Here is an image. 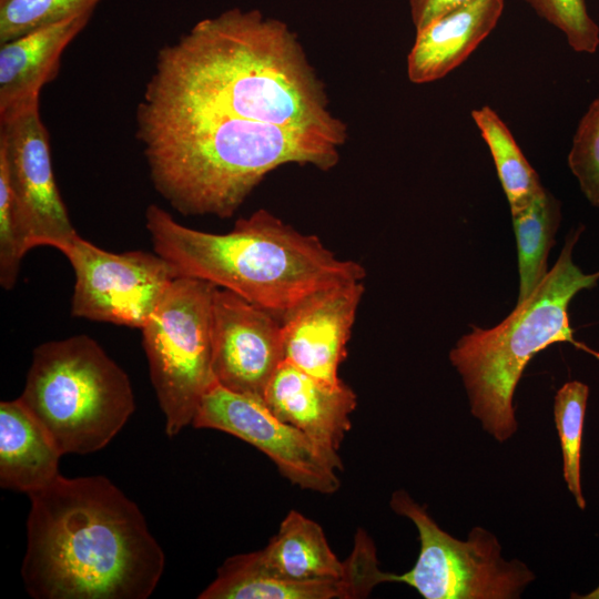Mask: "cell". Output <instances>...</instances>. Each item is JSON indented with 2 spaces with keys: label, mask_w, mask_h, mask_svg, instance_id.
<instances>
[{
  "label": "cell",
  "mask_w": 599,
  "mask_h": 599,
  "mask_svg": "<svg viewBox=\"0 0 599 599\" xmlns=\"http://www.w3.org/2000/svg\"><path fill=\"white\" fill-rule=\"evenodd\" d=\"M538 16L559 29L577 52L595 53L599 27L590 17L585 0H525Z\"/></svg>",
  "instance_id": "cell-24"
},
{
  "label": "cell",
  "mask_w": 599,
  "mask_h": 599,
  "mask_svg": "<svg viewBox=\"0 0 599 599\" xmlns=\"http://www.w3.org/2000/svg\"><path fill=\"white\" fill-rule=\"evenodd\" d=\"M102 0H0V44L85 13Z\"/></svg>",
  "instance_id": "cell-23"
},
{
  "label": "cell",
  "mask_w": 599,
  "mask_h": 599,
  "mask_svg": "<svg viewBox=\"0 0 599 599\" xmlns=\"http://www.w3.org/2000/svg\"><path fill=\"white\" fill-rule=\"evenodd\" d=\"M156 192L179 213L231 217L273 170L333 169L342 142L314 130L199 119L140 141Z\"/></svg>",
  "instance_id": "cell-4"
},
{
  "label": "cell",
  "mask_w": 599,
  "mask_h": 599,
  "mask_svg": "<svg viewBox=\"0 0 599 599\" xmlns=\"http://www.w3.org/2000/svg\"><path fill=\"white\" fill-rule=\"evenodd\" d=\"M390 508L418 530L420 550L414 567L394 581L414 588L425 599H514L535 579L520 560L501 557L490 531L474 527L467 540L443 530L403 489L393 493Z\"/></svg>",
  "instance_id": "cell-8"
},
{
  "label": "cell",
  "mask_w": 599,
  "mask_h": 599,
  "mask_svg": "<svg viewBox=\"0 0 599 599\" xmlns=\"http://www.w3.org/2000/svg\"><path fill=\"white\" fill-rule=\"evenodd\" d=\"M21 577L35 599H146L165 556L138 507L102 475L61 474L28 495Z\"/></svg>",
  "instance_id": "cell-2"
},
{
  "label": "cell",
  "mask_w": 599,
  "mask_h": 599,
  "mask_svg": "<svg viewBox=\"0 0 599 599\" xmlns=\"http://www.w3.org/2000/svg\"><path fill=\"white\" fill-rule=\"evenodd\" d=\"M511 216L520 278L518 304L531 295L548 273L547 257L561 220L560 202L544 189Z\"/></svg>",
  "instance_id": "cell-20"
},
{
  "label": "cell",
  "mask_w": 599,
  "mask_h": 599,
  "mask_svg": "<svg viewBox=\"0 0 599 599\" xmlns=\"http://www.w3.org/2000/svg\"><path fill=\"white\" fill-rule=\"evenodd\" d=\"M92 16L73 17L0 44V122L40 103L42 88L58 75L63 51Z\"/></svg>",
  "instance_id": "cell-16"
},
{
  "label": "cell",
  "mask_w": 599,
  "mask_h": 599,
  "mask_svg": "<svg viewBox=\"0 0 599 599\" xmlns=\"http://www.w3.org/2000/svg\"><path fill=\"white\" fill-rule=\"evenodd\" d=\"M31 250L20 222L6 166L0 162V284L9 291L19 275L21 261Z\"/></svg>",
  "instance_id": "cell-26"
},
{
  "label": "cell",
  "mask_w": 599,
  "mask_h": 599,
  "mask_svg": "<svg viewBox=\"0 0 599 599\" xmlns=\"http://www.w3.org/2000/svg\"><path fill=\"white\" fill-rule=\"evenodd\" d=\"M505 0H470L416 30L407 55V77L424 84L460 65L497 26Z\"/></svg>",
  "instance_id": "cell-17"
},
{
  "label": "cell",
  "mask_w": 599,
  "mask_h": 599,
  "mask_svg": "<svg viewBox=\"0 0 599 599\" xmlns=\"http://www.w3.org/2000/svg\"><path fill=\"white\" fill-rule=\"evenodd\" d=\"M19 398L62 455L104 448L135 409L128 374L84 334L38 345Z\"/></svg>",
  "instance_id": "cell-6"
},
{
  "label": "cell",
  "mask_w": 599,
  "mask_h": 599,
  "mask_svg": "<svg viewBox=\"0 0 599 599\" xmlns=\"http://www.w3.org/2000/svg\"><path fill=\"white\" fill-rule=\"evenodd\" d=\"M568 165L585 196L599 207V98L591 102L578 124Z\"/></svg>",
  "instance_id": "cell-25"
},
{
  "label": "cell",
  "mask_w": 599,
  "mask_h": 599,
  "mask_svg": "<svg viewBox=\"0 0 599 599\" xmlns=\"http://www.w3.org/2000/svg\"><path fill=\"white\" fill-rule=\"evenodd\" d=\"M179 115L314 130L343 144L347 136L297 35L256 9L200 20L159 50L135 116Z\"/></svg>",
  "instance_id": "cell-1"
},
{
  "label": "cell",
  "mask_w": 599,
  "mask_h": 599,
  "mask_svg": "<svg viewBox=\"0 0 599 599\" xmlns=\"http://www.w3.org/2000/svg\"><path fill=\"white\" fill-rule=\"evenodd\" d=\"M212 351L219 385L263 399L284 361L281 319L236 293L216 287L212 302Z\"/></svg>",
  "instance_id": "cell-12"
},
{
  "label": "cell",
  "mask_w": 599,
  "mask_h": 599,
  "mask_svg": "<svg viewBox=\"0 0 599 599\" xmlns=\"http://www.w3.org/2000/svg\"><path fill=\"white\" fill-rule=\"evenodd\" d=\"M214 284L177 276L141 328L150 377L169 437L192 425L213 373Z\"/></svg>",
  "instance_id": "cell-7"
},
{
  "label": "cell",
  "mask_w": 599,
  "mask_h": 599,
  "mask_svg": "<svg viewBox=\"0 0 599 599\" xmlns=\"http://www.w3.org/2000/svg\"><path fill=\"white\" fill-rule=\"evenodd\" d=\"M365 287L363 281L323 288L281 317L284 361L329 384H339L338 367Z\"/></svg>",
  "instance_id": "cell-13"
},
{
  "label": "cell",
  "mask_w": 599,
  "mask_h": 599,
  "mask_svg": "<svg viewBox=\"0 0 599 599\" xmlns=\"http://www.w3.org/2000/svg\"><path fill=\"white\" fill-rule=\"evenodd\" d=\"M348 560V573L339 579L278 580L245 566L237 555L225 559L215 579L200 599H357L366 598L389 572L379 569L374 542L356 537Z\"/></svg>",
  "instance_id": "cell-14"
},
{
  "label": "cell",
  "mask_w": 599,
  "mask_h": 599,
  "mask_svg": "<svg viewBox=\"0 0 599 599\" xmlns=\"http://www.w3.org/2000/svg\"><path fill=\"white\" fill-rule=\"evenodd\" d=\"M471 118L489 148L510 211L515 213L545 187L507 125L490 106L473 110Z\"/></svg>",
  "instance_id": "cell-21"
},
{
  "label": "cell",
  "mask_w": 599,
  "mask_h": 599,
  "mask_svg": "<svg viewBox=\"0 0 599 599\" xmlns=\"http://www.w3.org/2000/svg\"><path fill=\"white\" fill-rule=\"evenodd\" d=\"M237 556L255 572L278 580L339 579L349 568L347 558L342 561L334 554L322 527L296 510L286 515L263 549Z\"/></svg>",
  "instance_id": "cell-18"
},
{
  "label": "cell",
  "mask_w": 599,
  "mask_h": 599,
  "mask_svg": "<svg viewBox=\"0 0 599 599\" xmlns=\"http://www.w3.org/2000/svg\"><path fill=\"white\" fill-rule=\"evenodd\" d=\"M192 426L221 430L256 447L302 489L333 494L339 487L336 473L344 466L338 454L282 422L260 397L235 393L216 383L203 396Z\"/></svg>",
  "instance_id": "cell-10"
},
{
  "label": "cell",
  "mask_w": 599,
  "mask_h": 599,
  "mask_svg": "<svg viewBox=\"0 0 599 599\" xmlns=\"http://www.w3.org/2000/svg\"><path fill=\"white\" fill-rule=\"evenodd\" d=\"M589 387L579 380L564 384L554 404L555 424L562 451V473L577 506L586 508L580 483V456Z\"/></svg>",
  "instance_id": "cell-22"
},
{
  "label": "cell",
  "mask_w": 599,
  "mask_h": 599,
  "mask_svg": "<svg viewBox=\"0 0 599 599\" xmlns=\"http://www.w3.org/2000/svg\"><path fill=\"white\" fill-rule=\"evenodd\" d=\"M582 231L581 226L566 237L554 267L526 301L495 327L473 326L449 353L471 414L499 443L517 430L515 389L537 353L556 343H570L599 358V353L573 338L568 314L573 296L599 280V271L585 274L572 262V248Z\"/></svg>",
  "instance_id": "cell-5"
},
{
  "label": "cell",
  "mask_w": 599,
  "mask_h": 599,
  "mask_svg": "<svg viewBox=\"0 0 599 599\" xmlns=\"http://www.w3.org/2000/svg\"><path fill=\"white\" fill-rule=\"evenodd\" d=\"M62 456L54 440L20 398L0 403V486L38 491L59 475Z\"/></svg>",
  "instance_id": "cell-19"
},
{
  "label": "cell",
  "mask_w": 599,
  "mask_h": 599,
  "mask_svg": "<svg viewBox=\"0 0 599 599\" xmlns=\"http://www.w3.org/2000/svg\"><path fill=\"white\" fill-rule=\"evenodd\" d=\"M0 162L30 248L51 246L64 254L79 234L54 180L40 103L0 122Z\"/></svg>",
  "instance_id": "cell-11"
},
{
  "label": "cell",
  "mask_w": 599,
  "mask_h": 599,
  "mask_svg": "<svg viewBox=\"0 0 599 599\" xmlns=\"http://www.w3.org/2000/svg\"><path fill=\"white\" fill-rule=\"evenodd\" d=\"M572 598H581V599H599V586L592 590L591 592L583 595V596H571Z\"/></svg>",
  "instance_id": "cell-28"
},
{
  "label": "cell",
  "mask_w": 599,
  "mask_h": 599,
  "mask_svg": "<svg viewBox=\"0 0 599 599\" xmlns=\"http://www.w3.org/2000/svg\"><path fill=\"white\" fill-rule=\"evenodd\" d=\"M470 0H409L410 17L416 30L436 18L456 9Z\"/></svg>",
  "instance_id": "cell-27"
},
{
  "label": "cell",
  "mask_w": 599,
  "mask_h": 599,
  "mask_svg": "<svg viewBox=\"0 0 599 599\" xmlns=\"http://www.w3.org/2000/svg\"><path fill=\"white\" fill-rule=\"evenodd\" d=\"M154 252L177 276L200 278L236 293L280 319L309 295L363 281L364 267L338 258L315 235L303 234L260 209L223 234L177 223L156 204L145 211Z\"/></svg>",
  "instance_id": "cell-3"
},
{
  "label": "cell",
  "mask_w": 599,
  "mask_h": 599,
  "mask_svg": "<svg viewBox=\"0 0 599 599\" xmlns=\"http://www.w3.org/2000/svg\"><path fill=\"white\" fill-rule=\"evenodd\" d=\"M263 400L277 418L331 453H337L349 432L357 405L356 394L344 382H323L285 361L272 376Z\"/></svg>",
  "instance_id": "cell-15"
},
{
  "label": "cell",
  "mask_w": 599,
  "mask_h": 599,
  "mask_svg": "<svg viewBox=\"0 0 599 599\" xmlns=\"http://www.w3.org/2000/svg\"><path fill=\"white\" fill-rule=\"evenodd\" d=\"M64 256L75 276L71 313L97 322L141 329L177 277L156 252H108L80 235Z\"/></svg>",
  "instance_id": "cell-9"
}]
</instances>
